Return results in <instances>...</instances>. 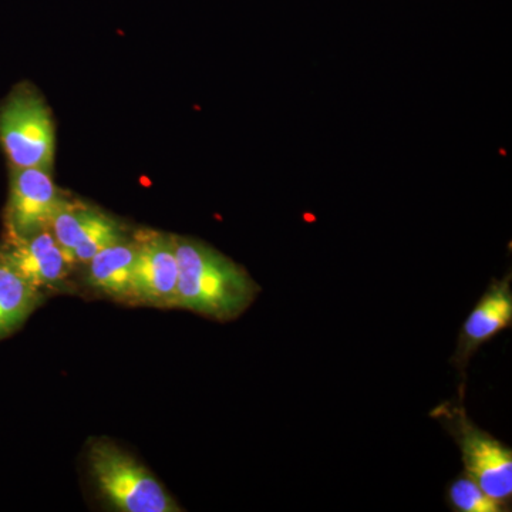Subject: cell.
<instances>
[{
    "label": "cell",
    "mask_w": 512,
    "mask_h": 512,
    "mask_svg": "<svg viewBox=\"0 0 512 512\" xmlns=\"http://www.w3.org/2000/svg\"><path fill=\"white\" fill-rule=\"evenodd\" d=\"M177 308L227 322L255 301L259 286L242 266L202 242L175 237Z\"/></svg>",
    "instance_id": "obj_1"
},
{
    "label": "cell",
    "mask_w": 512,
    "mask_h": 512,
    "mask_svg": "<svg viewBox=\"0 0 512 512\" xmlns=\"http://www.w3.org/2000/svg\"><path fill=\"white\" fill-rule=\"evenodd\" d=\"M90 474L117 511L178 512L181 508L140 461L109 440H93L87 451Z\"/></svg>",
    "instance_id": "obj_2"
},
{
    "label": "cell",
    "mask_w": 512,
    "mask_h": 512,
    "mask_svg": "<svg viewBox=\"0 0 512 512\" xmlns=\"http://www.w3.org/2000/svg\"><path fill=\"white\" fill-rule=\"evenodd\" d=\"M431 417L439 419L456 440L463 458L464 473L473 478L497 503L510 508L511 448L468 419L463 406L443 404L431 413Z\"/></svg>",
    "instance_id": "obj_3"
},
{
    "label": "cell",
    "mask_w": 512,
    "mask_h": 512,
    "mask_svg": "<svg viewBox=\"0 0 512 512\" xmlns=\"http://www.w3.org/2000/svg\"><path fill=\"white\" fill-rule=\"evenodd\" d=\"M0 146L13 168L49 171L55 127L46 104L29 90H16L0 107Z\"/></svg>",
    "instance_id": "obj_4"
},
{
    "label": "cell",
    "mask_w": 512,
    "mask_h": 512,
    "mask_svg": "<svg viewBox=\"0 0 512 512\" xmlns=\"http://www.w3.org/2000/svg\"><path fill=\"white\" fill-rule=\"evenodd\" d=\"M66 202L47 170L13 168L5 212L6 239L30 237L49 228Z\"/></svg>",
    "instance_id": "obj_5"
},
{
    "label": "cell",
    "mask_w": 512,
    "mask_h": 512,
    "mask_svg": "<svg viewBox=\"0 0 512 512\" xmlns=\"http://www.w3.org/2000/svg\"><path fill=\"white\" fill-rule=\"evenodd\" d=\"M131 302L158 308L177 306L178 261L175 237L156 231L138 232Z\"/></svg>",
    "instance_id": "obj_6"
},
{
    "label": "cell",
    "mask_w": 512,
    "mask_h": 512,
    "mask_svg": "<svg viewBox=\"0 0 512 512\" xmlns=\"http://www.w3.org/2000/svg\"><path fill=\"white\" fill-rule=\"evenodd\" d=\"M49 228L73 265L74 262L89 264L101 249L123 239V232L116 221L94 208L70 201L57 212Z\"/></svg>",
    "instance_id": "obj_7"
},
{
    "label": "cell",
    "mask_w": 512,
    "mask_h": 512,
    "mask_svg": "<svg viewBox=\"0 0 512 512\" xmlns=\"http://www.w3.org/2000/svg\"><path fill=\"white\" fill-rule=\"evenodd\" d=\"M512 323L511 274L493 279L473 311L464 320L451 363L458 372H466L471 357L488 340L495 338Z\"/></svg>",
    "instance_id": "obj_8"
},
{
    "label": "cell",
    "mask_w": 512,
    "mask_h": 512,
    "mask_svg": "<svg viewBox=\"0 0 512 512\" xmlns=\"http://www.w3.org/2000/svg\"><path fill=\"white\" fill-rule=\"evenodd\" d=\"M0 252L23 279L40 291L62 284L73 266L50 228L26 238L6 239Z\"/></svg>",
    "instance_id": "obj_9"
},
{
    "label": "cell",
    "mask_w": 512,
    "mask_h": 512,
    "mask_svg": "<svg viewBox=\"0 0 512 512\" xmlns=\"http://www.w3.org/2000/svg\"><path fill=\"white\" fill-rule=\"evenodd\" d=\"M136 242L124 239L101 249L89 261V282L93 288L117 301L131 302Z\"/></svg>",
    "instance_id": "obj_10"
},
{
    "label": "cell",
    "mask_w": 512,
    "mask_h": 512,
    "mask_svg": "<svg viewBox=\"0 0 512 512\" xmlns=\"http://www.w3.org/2000/svg\"><path fill=\"white\" fill-rule=\"evenodd\" d=\"M42 301V291L23 279L0 252V340L22 328Z\"/></svg>",
    "instance_id": "obj_11"
},
{
    "label": "cell",
    "mask_w": 512,
    "mask_h": 512,
    "mask_svg": "<svg viewBox=\"0 0 512 512\" xmlns=\"http://www.w3.org/2000/svg\"><path fill=\"white\" fill-rule=\"evenodd\" d=\"M446 501L456 512H503L510 511L485 493L468 474L461 473L447 485Z\"/></svg>",
    "instance_id": "obj_12"
}]
</instances>
